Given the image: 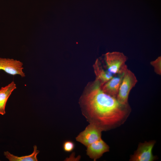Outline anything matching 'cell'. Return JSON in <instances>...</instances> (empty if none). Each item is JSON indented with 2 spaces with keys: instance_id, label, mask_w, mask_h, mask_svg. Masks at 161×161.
<instances>
[{
  "instance_id": "cell-6",
  "label": "cell",
  "mask_w": 161,
  "mask_h": 161,
  "mask_svg": "<svg viewBox=\"0 0 161 161\" xmlns=\"http://www.w3.org/2000/svg\"><path fill=\"white\" fill-rule=\"evenodd\" d=\"M127 68L126 64L119 73L114 75L110 80L100 86L102 91L107 94L117 98L121 84Z\"/></svg>"
},
{
  "instance_id": "cell-11",
  "label": "cell",
  "mask_w": 161,
  "mask_h": 161,
  "mask_svg": "<svg viewBox=\"0 0 161 161\" xmlns=\"http://www.w3.org/2000/svg\"><path fill=\"white\" fill-rule=\"evenodd\" d=\"M33 148V152L28 155L19 157L12 154L8 151L4 152V154L10 161H37V156L40 151L37 149L36 145H34Z\"/></svg>"
},
{
  "instance_id": "cell-13",
  "label": "cell",
  "mask_w": 161,
  "mask_h": 161,
  "mask_svg": "<svg viewBox=\"0 0 161 161\" xmlns=\"http://www.w3.org/2000/svg\"><path fill=\"white\" fill-rule=\"evenodd\" d=\"M75 145L72 141H66L63 144V148L64 151L66 152H70L73 150L75 148Z\"/></svg>"
},
{
  "instance_id": "cell-3",
  "label": "cell",
  "mask_w": 161,
  "mask_h": 161,
  "mask_svg": "<svg viewBox=\"0 0 161 161\" xmlns=\"http://www.w3.org/2000/svg\"><path fill=\"white\" fill-rule=\"evenodd\" d=\"M127 57L123 53L114 52L105 55L104 60L107 69L113 75L119 73L126 65Z\"/></svg>"
},
{
  "instance_id": "cell-4",
  "label": "cell",
  "mask_w": 161,
  "mask_h": 161,
  "mask_svg": "<svg viewBox=\"0 0 161 161\" xmlns=\"http://www.w3.org/2000/svg\"><path fill=\"white\" fill-rule=\"evenodd\" d=\"M102 129L96 125L90 123L84 130L76 137L77 141L87 147L101 138Z\"/></svg>"
},
{
  "instance_id": "cell-10",
  "label": "cell",
  "mask_w": 161,
  "mask_h": 161,
  "mask_svg": "<svg viewBox=\"0 0 161 161\" xmlns=\"http://www.w3.org/2000/svg\"><path fill=\"white\" fill-rule=\"evenodd\" d=\"M93 66L96 77L95 80L99 82L100 86L107 82L114 75L107 69H105L103 68L98 59L96 60Z\"/></svg>"
},
{
  "instance_id": "cell-12",
  "label": "cell",
  "mask_w": 161,
  "mask_h": 161,
  "mask_svg": "<svg viewBox=\"0 0 161 161\" xmlns=\"http://www.w3.org/2000/svg\"><path fill=\"white\" fill-rule=\"evenodd\" d=\"M151 65L154 67V70L156 74L161 75V57H158L155 60L150 62Z\"/></svg>"
},
{
  "instance_id": "cell-8",
  "label": "cell",
  "mask_w": 161,
  "mask_h": 161,
  "mask_svg": "<svg viewBox=\"0 0 161 161\" xmlns=\"http://www.w3.org/2000/svg\"><path fill=\"white\" fill-rule=\"evenodd\" d=\"M87 147L86 154L94 161L101 157L109 151V145L101 138L90 144Z\"/></svg>"
},
{
  "instance_id": "cell-2",
  "label": "cell",
  "mask_w": 161,
  "mask_h": 161,
  "mask_svg": "<svg viewBox=\"0 0 161 161\" xmlns=\"http://www.w3.org/2000/svg\"><path fill=\"white\" fill-rule=\"evenodd\" d=\"M137 80L134 74L131 70L126 69L121 84L117 97L118 101L122 104L128 103L130 91L137 83Z\"/></svg>"
},
{
  "instance_id": "cell-9",
  "label": "cell",
  "mask_w": 161,
  "mask_h": 161,
  "mask_svg": "<svg viewBox=\"0 0 161 161\" xmlns=\"http://www.w3.org/2000/svg\"><path fill=\"white\" fill-rule=\"evenodd\" d=\"M16 88V84L13 81L0 89V114L4 115L5 114V108L7 100L12 92Z\"/></svg>"
},
{
  "instance_id": "cell-1",
  "label": "cell",
  "mask_w": 161,
  "mask_h": 161,
  "mask_svg": "<svg viewBox=\"0 0 161 161\" xmlns=\"http://www.w3.org/2000/svg\"><path fill=\"white\" fill-rule=\"evenodd\" d=\"M81 104L83 115L90 123L103 131L114 129L123 124L131 111L129 103L122 104L116 98L104 92L95 80L82 96Z\"/></svg>"
},
{
  "instance_id": "cell-7",
  "label": "cell",
  "mask_w": 161,
  "mask_h": 161,
  "mask_svg": "<svg viewBox=\"0 0 161 161\" xmlns=\"http://www.w3.org/2000/svg\"><path fill=\"white\" fill-rule=\"evenodd\" d=\"M23 66V63L19 61L0 58V70H3L8 74L13 75H18L22 77H25Z\"/></svg>"
},
{
  "instance_id": "cell-5",
  "label": "cell",
  "mask_w": 161,
  "mask_h": 161,
  "mask_svg": "<svg viewBox=\"0 0 161 161\" xmlns=\"http://www.w3.org/2000/svg\"><path fill=\"white\" fill-rule=\"evenodd\" d=\"M155 143V140L140 143L137 148L129 160L131 161H153L157 159L152 154V149Z\"/></svg>"
}]
</instances>
